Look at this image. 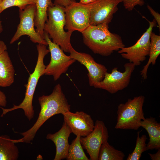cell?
Returning <instances> with one entry per match:
<instances>
[{
  "label": "cell",
  "instance_id": "cell-6",
  "mask_svg": "<svg viewBox=\"0 0 160 160\" xmlns=\"http://www.w3.org/2000/svg\"><path fill=\"white\" fill-rule=\"evenodd\" d=\"M44 38L47 43L51 54L50 60L46 66L44 75L52 76L56 81L67 72L76 60L70 55H66L59 45L51 40L48 34L45 31Z\"/></svg>",
  "mask_w": 160,
  "mask_h": 160
},
{
  "label": "cell",
  "instance_id": "cell-11",
  "mask_svg": "<svg viewBox=\"0 0 160 160\" xmlns=\"http://www.w3.org/2000/svg\"><path fill=\"white\" fill-rule=\"evenodd\" d=\"M108 130L104 122L97 120L93 130L88 135L81 137L80 140L83 148L90 156L89 159L98 160L99 150L102 144L108 141Z\"/></svg>",
  "mask_w": 160,
  "mask_h": 160
},
{
  "label": "cell",
  "instance_id": "cell-15",
  "mask_svg": "<svg viewBox=\"0 0 160 160\" xmlns=\"http://www.w3.org/2000/svg\"><path fill=\"white\" fill-rule=\"evenodd\" d=\"M72 132L64 121L61 128L57 132L48 134L46 138L51 140L56 147V153L54 160H61L66 158L69 144L68 140Z\"/></svg>",
  "mask_w": 160,
  "mask_h": 160
},
{
  "label": "cell",
  "instance_id": "cell-8",
  "mask_svg": "<svg viewBox=\"0 0 160 160\" xmlns=\"http://www.w3.org/2000/svg\"><path fill=\"white\" fill-rule=\"evenodd\" d=\"M148 21V28L136 43L129 47H125L118 51L123 58L128 60L135 66L140 65L149 54L151 35L153 28L156 26V22L154 19L152 21Z\"/></svg>",
  "mask_w": 160,
  "mask_h": 160
},
{
  "label": "cell",
  "instance_id": "cell-1",
  "mask_svg": "<svg viewBox=\"0 0 160 160\" xmlns=\"http://www.w3.org/2000/svg\"><path fill=\"white\" fill-rule=\"evenodd\" d=\"M38 101L41 109L37 119L29 129L20 133L23 137L17 140L18 143H30L33 140L38 130L48 119L57 114L63 115L71 109V105L59 84L55 85L50 95L39 97Z\"/></svg>",
  "mask_w": 160,
  "mask_h": 160
},
{
  "label": "cell",
  "instance_id": "cell-7",
  "mask_svg": "<svg viewBox=\"0 0 160 160\" xmlns=\"http://www.w3.org/2000/svg\"><path fill=\"white\" fill-rule=\"evenodd\" d=\"M91 3L84 4L72 0L65 7V29L73 32H81L90 25Z\"/></svg>",
  "mask_w": 160,
  "mask_h": 160
},
{
  "label": "cell",
  "instance_id": "cell-25",
  "mask_svg": "<svg viewBox=\"0 0 160 160\" xmlns=\"http://www.w3.org/2000/svg\"><path fill=\"white\" fill-rule=\"evenodd\" d=\"M125 8L129 11H132L135 7L139 5L142 6L144 4L143 0H122Z\"/></svg>",
  "mask_w": 160,
  "mask_h": 160
},
{
  "label": "cell",
  "instance_id": "cell-32",
  "mask_svg": "<svg viewBox=\"0 0 160 160\" xmlns=\"http://www.w3.org/2000/svg\"><path fill=\"white\" fill-rule=\"evenodd\" d=\"M2 0H0V14L1 13L0 12V4ZM3 31V26L1 24V21L0 20V34L2 33Z\"/></svg>",
  "mask_w": 160,
  "mask_h": 160
},
{
  "label": "cell",
  "instance_id": "cell-30",
  "mask_svg": "<svg viewBox=\"0 0 160 160\" xmlns=\"http://www.w3.org/2000/svg\"><path fill=\"white\" fill-rule=\"evenodd\" d=\"M7 47L6 45L3 41L0 40V55L7 50Z\"/></svg>",
  "mask_w": 160,
  "mask_h": 160
},
{
  "label": "cell",
  "instance_id": "cell-2",
  "mask_svg": "<svg viewBox=\"0 0 160 160\" xmlns=\"http://www.w3.org/2000/svg\"><path fill=\"white\" fill-rule=\"evenodd\" d=\"M108 28L104 24L89 25L81 32L84 43L94 54L108 56L125 47L121 37Z\"/></svg>",
  "mask_w": 160,
  "mask_h": 160
},
{
  "label": "cell",
  "instance_id": "cell-17",
  "mask_svg": "<svg viewBox=\"0 0 160 160\" xmlns=\"http://www.w3.org/2000/svg\"><path fill=\"white\" fill-rule=\"evenodd\" d=\"M15 71L7 50L0 55V87L10 86L14 82Z\"/></svg>",
  "mask_w": 160,
  "mask_h": 160
},
{
  "label": "cell",
  "instance_id": "cell-21",
  "mask_svg": "<svg viewBox=\"0 0 160 160\" xmlns=\"http://www.w3.org/2000/svg\"><path fill=\"white\" fill-rule=\"evenodd\" d=\"M124 157L125 155L123 152L116 149L106 141L100 147L98 160H123Z\"/></svg>",
  "mask_w": 160,
  "mask_h": 160
},
{
  "label": "cell",
  "instance_id": "cell-28",
  "mask_svg": "<svg viewBox=\"0 0 160 160\" xmlns=\"http://www.w3.org/2000/svg\"><path fill=\"white\" fill-rule=\"evenodd\" d=\"M71 1L72 0H55L54 4L65 7L69 5L71 3Z\"/></svg>",
  "mask_w": 160,
  "mask_h": 160
},
{
  "label": "cell",
  "instance_id": "cell-24",
  "mask_svg": "<svg viewBox=\"0 0 160 160\" xmlns=\"http://www.w3.org/2000/svg\"><path fill=\"white\" fill-rule=\"evenodd\" d=\"M35 3V0H2L0 4V12L1 13L10 7L16 6L19 9H22L27 5Z\"/></svg>",
  "mask_w": 160,
  "mask_h": 160
},
{
  "label": "cell",
  "instance_id": "cell-31",
  "mask_svg": "<svg viewBox=\"0 0 160 160\" xmlns=\"http://www.w3.org/2000/svg\"><path fill=\"white\" fill-rule=\"evenodd\" d=\"M95 1L96 0H80L79 2L83 4H87L92 3Z\"/></svg>",
  "mask_w": 160,
  "mask_h": 160
},
{
  "label": "cell",
  "instance_id": "cell-12",
  "mask_svg": "<svg viewBox=\"0 0 160 160\" xmlns=\"http://www.w3.org/2000/svg\"><path fill=\"white\" fill-rule=\"evenodd\" d=\"M122 0H96L91 3L90 25L104 24L109 26Z\"/></svg>",
  "mask_w": 160,
  "mask_h": 160
},
{
  "label": "cell",
  "instance_id": "cell-27",
  "mask_svg": "<svg viewBox=\"0 0 160 160\" xmlns=\"http://www.w3.org/2000/svg\"><path fill=\"white\" fill-rule=\"evenodd\" d=\"M7 104V98L4 93L0 90V107H5Z\"/></svg>",
  "mask_w": 160,
  "mask_h": 160
},
{
  "label": "cell",
  "instance_id": "cell-19",
  "mask_svg": "<svg viewBox=\"0 0 160 160\" xmlns=\"http://www.w3.org/2000/svg\"><path fill=\"white\" fill-rule=\"evenodd\" d=\"M16 140L11 139L7 135L0 137V160H16L19 151L15 144Z\"/></svg>",
  "mask_w": 160,
  "mask_h": 160
},
{
  "label": "cell",
  "instance_id": "cell-14",
  "mask_svg": "<svg viewBox=\"0 0 160 160\" xmlns=\"http://www.w3.org/2000/svg\"><path fill=\"white\" fill-rule=\"evenodd\" d=\"M64 121L70 129L72 133L81 137L88 135L93 130L95 124L91 116L82 111L75 113L70 111L63 114Z\"/></svg>",
  "mask_w": 160,
  "mask_h": 160
},
{
  "label": "cell",
  "instance_id": "cell-10",
  "mask_svg": "<svg viewBox=\"0 0 160 160\" xmlns=\"http://www.w3.org/2000/svg\"><path fill=\"white\" fill-rule=\"evenodd\" d=\"M135 66L132 63H126L124 65L125 70L123 72L118 71L117 68H114L111 73L106 72L103 79L96 83L93 87L105 90L112 94L122 90L128 86Z\"/></svg>",
  "mask_w": 160,
  "mask_h": 160
},
{
  "label": "cell",
  "instance_id": "cell-29",
  "mask_svg": "<svg viewBox=\"0 0 160 160\" xmlns=\"http://www.w3.org/2000/svg\"><path fill=\"white\" fill-rule=\"evenodd\" d=\"M152 160H160V149L158 150L157 152L154 154L148 153Z\"/></svg>",
  "mask_w": 160,
  "mask_h": 160
},
{
  "label": "cell",
  "instance_id": "cell-16",
  "mask_svg": "<svg viewBox=\"0 0 160 160\" xmlns=\"http://www.w3.org/2000/svg\"><path fill=\"white\" fill-rule=\"evenodd\" d=\"M140 126L145 129L148 134L147 150L160 149V124L155 118L150 117L145 118L141 121Z\"/></svg>",
  "mask_w": 160,
  "mask_h": 160
},
{
  "label": "cell",
  "instance_id": "cell-13",
  "mask_svg": "<svg viewBox=\"0 0 160 160\" xmlns=\"http://www.w3.org/2000/svg\"><path fill=\"white\" fill-rule=\"evenodd\" d=\"M69 50L70 56L87 68L90 86H94L96 83L103 79L107 71V68L104 65L96 63L89 54L77 52L73 48L71 44L69 45Z\"/></svg>",
  "mask_w": 160,
  "mask_h": 160
},
{
  "label": "cell",
  "instance_id": "cell-33",
  "mask_svg": "<svg viewBox=\"0 0 160 160\" xmlns=\"http://www.w3.org/2000/svg\"><path fill=\"white\" fill-rule=\"evenodd\" d=\"M1 136H0V137H1Z\"/></svg>",
  "mask_w": 160,
  "mask_h": 160
},
{
  "label": "cell",
  "instance_id": "cell-26",
  "mask_svg": "<svg viewBox=\"0 0 160 160\" xmlns=\"http://www.w3.org/2000/svg\"><path fill=\"white\" fill-rule=\"evenodd\" d=\"M147 7L151 15L153 16L154 19L158 25V27L160 29V15L158 12L155 11L149 5H148Z\"/></svg>",
  "mask_w": 160,
  "mask_h": 160
},
{
  "label": "cell",
  "instance_id": "cell-20",
  "mask_svg": "<svg viewBox=\"0 0 160 160\" xmlns=\"http://www.w3.org/2000/svg\"><path fill=\"white\" fill-rule=\"evenodd\" d=\"M160 54V36L152 32L150 36V47L149 59L146 64L144 66L140 72V74L143 80L147 78V72L151 64L153 65Z\"/></svg>",
  "mask_w": 160,
  "mask_h": 160
},
{
  "label": "cell",
  "instance_id": "cell-4",
  "mask_svg": "<svg viewBox=\"0 0 160 160\" xmlns=\"http://www.w3.org/2000/svg\"><path fill=\"white\" fill-rule=\"evenodd\" d=\"M47 15V20L44 25V31L48 34L52 41L59 45L64 52L69 53V46L73 32L65 31V7L54 4L48 7Z\"/></svg>",
  "mask_w": 160,
  "mask_h": 160
},
{
  "label": "cell",
  "instance_id": "cell-22",
  "mask_svg": "<svg viewBox=\"0 0 160 160\" xmlns=\"http://www.w3.org/2000/svg\"><path fill=\"white\" fill-rule=\"evenodd\" d=\"M76 137L69 145L66 159L67 160H88L89 159L84 153L80 140V136Z\"/></svg>",
  "mask_w": 160,
  "mask_h": 160
},
{
  "label": "cell",
  "instance_id": "cell-5",
  "mask_svg": "<svg viewBox=\"0 0 160 160\" xmlns=\"http://www.w3.org/2000/svg\"><path fill=\"white\" fill-rule=\"evenodd\" d=\"M145 97L142 95L129 99L118 106L117 129L137 130L141 121L145 118L143 110Z\"/></svg>",
  "mask_w": 160,
  "mask_h": 160
},
{
  "label": "cell",
  "instance_id": "cell-23",
  "mask_svg": "<svg viewBox=\"0 0 160 160\" xmlns=\"http://www.w3.org/2000/svg\"><path fill=\"white\" fill-rule=\"evenodd\" d=\"M140 131L137 133L136 144L133 152L129 154L126 159L127 160H139L141 155L144 151L147 150L146 141L147 138L145 135L140 136Z\"/></svg>",
  "mask_w": 160,
  "mask_h": 160
},
{
  "label": "cell",
  "instance_id": "cell-9",
  "mask_svg": "<svg viewBox=\"0 0 160 160\" xmlns=\"http://www.w3.org/2000/svg\"><path fill=\"white\" fill-rule=\"evenodd\" d=\"M36 11L35 4H29L23 9H19L20 22L17 31L10 41V44L19 40L22 36L26 35L34 43L48 45L45 40L41 37L34 29V19Z\"/></svg>",
  "mask_w": 160,
  "mask_h": 160
},
{
  "label": "cell",
  "instance_id": "cell-18",
  "mask_svg": "<svg viewBox=\"0 0 160 160\" xmlns=\"http://www.w3.org/2000/svg\"><path fill=\"white\" fill-rule=\"evenodd\" d=\"M54 3L52 0H35L36 11L34 19L35 30L41 37L44 38V27L47 20L48 7Z\"/></svg>",
  "mask_w": 160,
  "mask_h": 160
},
{
  "label": "cell",
  "instance_id": "cell-3",
  "mask_svg": "<svg viewBox=\"0 0 160 160\" xmlns=\"http://www.w3.org/2000/svg\"><path fill=\"white\" fill-rule=\"evenodd\" d=\"M47 46L41 44H38L36 45L38 52L37 60L34 71L30 74L27 84L24 85L26 90L23 100L18 105L14 104L13 106L11 108H4L0 107L2 110L1 117H3L9 112L17 109H22L23 110L25 115L29 121L33 118L34 114L33 105V97L38 81L40 77L44 75L46 66L44 63V58L49 52Z\"/></svg>",
  "mask_w": 160,
  "mask_h": 160
}]
</instances>
